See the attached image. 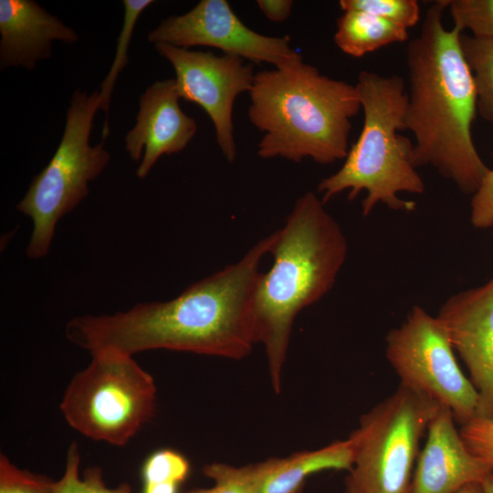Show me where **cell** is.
Masks as SVG:
<instances>
[{
	"label": "cell",
	"instance_id": "obj_8",
	"mask_svg": "<svg viewBox=\"0 0 493 493\" xmlns=\"http://www.w3.org/2000/svg\"><path fill=\"white\" fill-rule=\"evenodd\" d=\"M91 356L89 364L70 380L59 408L81 435L125 446L154 414V380L132 356L114 351Z\"/></svg>",
	"mask_w": 493,
	"mask_h": 493
},
{
	"label": "cell",
	"instance_id": "obj_20",
	"mask_svg": "<svg viewBox=\"0 0 493 493\" xmlns=\"http://www.w3.org/2000/svg\"><path fill=\"white\" fill-rule=\"evenodd\" d=\"M79 459L78 445L73 442L67 453L65 472L59 480L55 481L52 493H133L126 483L114 488H108L100 467H88L83 478H80Z\"/></svg>",
	"mask_w": 493,
	"mask_h": 493
},
{
	"label": "cell",
	"instance_id": "obj_10",
	"mask_svg": "<svg viewBox=\"0 0 493 493\" xmlns=\"http://www.w3.org/2000/svg\"><path fill=\"white\" fill-rule=\"evenodd\" d=\"M148 40L187 48L206 46L251 62H267L286 68L303 61L289 38L253 31L234 13L226 0H202L181 16L163 19L148 34Z\"/></svg>",
	"mask_w": 493,
	"mask_h": 493
},
{
	"label": "cell",
	"instance_id": "obj_21",
	"mask_svg": "<svg viewBox=\"0 0 493 493\" xmlns=\"http://www.w3.org/2000/svg\"><path fill=\"white\" fill-rule=\"evenodd\" d=\"M454 27L473 37L493 39V0H448Z\"/></svg>",
	"mask_w": 493,
	"mask_h": 493
},
{
	"label": "cell",
	"instance_id": "obj_7",
	"mask_svg": "<svg viewBox=\"0 0 493 493\" xmlns=\"http://www.w3.org/2000/svg\"><path fill=\"white\" fill-rule=\"evenodd\" d=\"M439 404L400 383L363 414L349 437L344 493H410L420 440Z\"/></svg>",
	"mask_w": 493,
	"mask_h": 493
},
{
	"label": "cell",
	"instance_id": "obj_23",
	"mask_svg": "<svg viewBox=\"0 0 493 493\" xmlns=\"http://www.w3.org/2000/svg\"><path fill=\"white\" fill-rule=\"evenodd\" d=\"M203 473L212 478L215 485L183 493H255L252 465L235 467L226 463H212L204 466Z\"/></svg>",
	"mask_w": 493,
	"mask_h": 493
},
{
	"label": "cell",
	"instance_id": "obj_29",
	"mask_svg": "<svg viewBox=\"0 0 493 493\" xmlns=\"http://www.w3.org/2000/svg\"><path fill=\"white\" fill-rule=\"evenodd\" d=\"M179 486L174 483H143L142 493H179Z\"/></svg>",
	"mask_w": 493,
	"mask_h": 493
},
{
	"label": "cell",
	"instance_id": "obj_15",
	"mask_svg": "<svg viewBox=\"0 0 493 493\" xmlns=\"http://www.w3.org/2000/svg\"><path fill=\"white\" fill-rule=\"evenodd\" d=\"M0 68L36 63L51 56L54 40L75 43L78 34L32 0L0 1Z\"/></svg>",
	"mask_w": 493,
	"mask_h": 493
},
{
	"label": "cell",
	"instance_id": "obj_28",
	"mask_svg": "<svg viewBox=\"0 0 493 493\" xmlns=\"http://www.w3.org/2000/svg\"><path fill=\"white\" fill-rule=\"evenodd\" d=\"M257 5L265 16L273 22L285 21L291 14V0H258Z\"/></svg>",
	"mask_w": 493,
	"mask_h": 493
},
{
	"label": "cell",
	"instance_id": "obj_16",
	"mask_svg": "<svg viewBox=\"0 0 493 493\" xmlns=\"http://www.w3.org/2000/svg\"><path fill=\"white\" fill-rule=\"evenodd\" d=\"M252 465L255 493H300L307 478L323 470H350L352 449L348 438L315 450L271 457Z\"/></svg>",
	"mask_w": 493,
	"mask_h": 493
},
{
	"label": "cell",
	"instance_id": "obj_17",
	"mask_svg": "<svg viewBox=\"0 0 493 493\" xmlns=\"http://www.w3.org/2000/svg\"><path fill=\"white\" fill-rule=\"evenodd\" d=\"M407 37L406 28L365 11L346 10L337 20L334 42L343 53L361 58Z\"/></svg>",
	"mask_w": 493,
	"mask_h": 493
},
{
	"label": "cell",
	"instance_id": "obj_12",
	"mask_svg": "<svg viewBox=\"0 0 493 493\" xmlns=\"http://www.w3.org/2000/svg\"><path fill=\"white\" fill-rule=\"evenodd\" d=\"M479 395L477 416L493 418V276L446 300L436 316Z\"/></svg>",
	"mask_w": 493,
	"mask_h": 493
},
{
	"label": "cell",
	"instance_id": "obj_14",
	"mask_svg": "<svg viewBox=\"0 0 493 493\" xmlns=\"http://www.w3.org/2000/svg\"><path fill=\"white\" fill-rule=\"evenodd\" d=\"M455 422L452 412L440 404L428 424L410 493H457L493 471L467 450Z\"/></svg>",
	"mask_w": 493,
	"mask_h": 493
},
{
	"label": "cell",
	"instance_id": "obj_24",
	"mask_svg": "<svg viewBox=\"0 0 493 493\" xmlns=\"http://www.w3.org/2000/svg\"><path fill=\"white\" fill-rule=\"evenodd\" d=\"M190 464L179 452L162 449L152 454L143 463V483H174L181 485L188 477Z\"/></svg>",
	"mask_w": 493,
	"mask_h": 493
},
{
	"label": "cell",
	"instance_id": "obj_27",
	"mask_svg": "<svg viewBox=\"0 0 493 493\" xmlns=\"http://www.w3.org/2000/svg\"><path fill=\"white\" fill-rule=\"evenodd\" d=\"M471 223L477 228L493 226V169H488L471 198Z\"/></svg>",
	"mask_w": 493,
	"mask_h": 493
},
{
	"label": "cell",
	"instance_id": "obj_2",
	"mask_svg": "<svg viewBox=\"0 0 493 493\" xmlns=\"http://www.w3.org/2000/svg\"><path fill=\"white\" fill-rule=\"evenodd\" d=\"M447 6L448 0L435 2L407 45L405 128L415 139L416 168L431 166L463 194H473L489 168L472 139L476 89L460 45L462 32L444 26Z\"/></svg>",
	"mask_w": 493,
	"mask_h": 493
},
{
	"label": "cell",
	"instance_id": "obj_26",
	"mask_svg": "<svg viewBox=\"0 0 493 493\" xmlns=\"http://www.w3.org/2000/svg\"><path fill=\"white\" fill-rule=\"evenodd\" d=\"M458 431L467 450L493 469V418L476 416Z\"/></svg>",
	"mask_w": 493,
	"mask_h": 493
},
{
	"label": "cell",
	"instance_id": "obj_9",
	"mask_svg": "<svg viewBox=\"0 0 493 493\" xmlns=\"http://www.w3.org/2000/svg\"><path fill=\"white\" fill-rule=\"evenodd\" d=\"M386 358L400 383L447 407L460 425L477 414L479 395L461 371L444 326L414 305L386 336Z\"/></svg>",
	"mask_w": 493,
	"mask_h": 493
},
{
	"label": "cell",
	"instance_id": "obj_25",
	"mask_svg": "<svg viewBox=\"0 0 493 493\" xmlns=\"http://www.w3.org/2000/svg\"><path fill=\"white\" fill-rule=\"evenodd\" d=\"M54 484L47 476L18 468L0 454V493H52Z\"/></svg>",
	"mask_w": 493,
	"mask_h": 493
},
{
	"label": "cell",
	"instance_id": "obj_19",
	"mask_svg": "<svg viewBox=\"0 0 493 493\" xmlns=\"http://www.w3.org/2000/svg\"><path fill=\"white\" fill-rule=\"evenodd\" d=\"M153 3L152 0H124V18L121 30L120 32L117 48L112 65L101 83L99 94L100 110L106 114L105 123L102 130V137L105 139L109 135L108 113L109 105L111 99L115 81L123 68L129 63L128 49L131 35L140 15L145 8Z\"/></svg>",
	"mask_w": 493,
	"mask_h": 493
},
{
	"label": "cell",
	"instance_id": "obj_6",
	"mask_svg": "<svg viewBox=\"0 0 493 493\" xmlns=\"http://www.w3.org/2000/svg\"><path fill=\"white\" fill-rule=\"evenodd\" d=\"M99 94L74 91L58 149L16 205V210L32 221L26 248L31 259L48 254L58 221L87 197L89 183L100 175L110 161L103 142L89 144L93 119L100 110Z\"/></svg>",
	"mask_w": 493,
	"mask_h": 493
},
{
	"label": "cell",
	"instance_id": "obj_31",
	"mask_svg": "<svg viewBox=\"0 0 493 493\" xmlns=\"http://www.w3.org/2000/svg\"><path fill=\"white\" fill-rule=\"evenodd\" d=\"M457 493H483L480 483H471L464 487Z\"/></svg>",
	"mask_w": 493,
	"mask_h": 493
},
{
	"label": "cell",
	"instance_id": "obj_1",
	"mask_svg": "<svg viewBox=\"0 0 493 493\" xmlns=\"http://www.w3.org/2000/svg\"><path fill=\"white\" fill-rule=\"evenodd\" d=\"M275 238L276 231L259 239L236 263L193 283L170 300L75 317L66 325V336L90 354L114 351L133 356L163 349L241 360L257 343L254 299L260 263Z\"/></svg>",
	"mask_w": 493,
	"mask_h": 493
},
{
	"label": "cell",
	"instance_id": "obj_11",
	"mask_svg": "<svg viewBox=\"0 0 493 493\" xmlns=\"http://www.w3.org/2000/svg\"><path fill=\"white\" fill-rule=\"evenodd\" d=\"M158 53L173 66L181 99L198 104L210 117L225 158L236 155L233 107L238 95L249 92L255 74L250 63L235 56L190 50L169 44H155Z\"/></svg>",
	"mask_w": 493,
	"mask_h": 493
},
{
	"label": "cell",
	"instance_id": "obj_4",
	"mask_svg": "<svg viewBox=\"0 0 493 493\" xmlns=\"http://www.w3.org/2000/svg\"><path fill=\"white\" fill-rule=\"evenodd\" d=\"M249 95V120L264 132L260 158H310L323 165L346 158L351 120L362 108L355 85L301 61L257 72Z\"/></svg>",
	"mask_w": 493,
	"mask_h": 493
},
{
	"label": "cell",
	"instance_id": "obj_13",
	"mask_svg": "<svg viewBox=\"0 0 493 493\" xmlns=\"http://www.w3.org/2000/svg\"><path fill=\"white\" fill-rule=\"evenodd\" d=\"M180 99L174 79L154 82L141 96L136 123L125 136L130 157L141 160L139 178L146 177L162 155L183 151L195 135L196 121L182 110Z\"/></svg>",
	"mask_w": 493,
	"mask_h": 493
},
{
	"label": "cell",
	"instance_id": "obj_22",
	"mask_svg": "<svg viewBox=\"0 0 493 493\" xmlns=\"http://www.w3.org/2000/svg\"><path fill=\"white\" fill-rule=\"evenodd\" d=\"M339 5L342 11H365L406 29L420 19L416 0H341Z\"/></svg>",
	"mask_w": 493,
	"mask_h": 493
},
{
	"label": "cell",
	"instance_id": "obj_18",
	"mask_svg": "<svg viewBox=\"0 0 493 493\" xmlns=\"http://www.w3.org/2000/svg\"><path fill=\"white\" fill-rule=\"evenodd\" d=\"M460 45L474 80L477 111L493 125V39L462 33Z\"/></svg>",
	"mask_w": 493,
	"mask_h": 493
},
{
	"label": "cell",
	"instance_id": "obj_30",
	"mask_svg": "<svg viewBox=\"0 0 493 493\" xmlns=\"http://www.w3.org/2000/svg\"><path fill=\"white\" fill-rule=\"evenodd\" d=\"M480 484L483 493H493V471L488 473Z\"/></svg>",
	"mask_w": 493,
	"mask_h": 493
},
{
	"label": "cell",
	"instance_id": "obj_3",
	"mask_svg": "<svg viewBox=\"0 0 493 493\" xmlns=\"http://www.w3.org/2000/svg\"><path fill=\"white\" fill-rule=\"evenodd\" d=\"M314 193L301 195L276 230L273 263L261 272L254 299L257 342L264 346L274 391L282 373L298 314L333 287L348 254L346 236Z\"/></svg>",
	"mask_w": 493,
	"mask_h": 493
},
{
	"label": "cell",
	"instance_id": "obj_5",
	"mask_svg": "<svg viewBox=\"0 0 493 493\" xmlns=\"http://www.w3.org/2000/svg\"><path fill=\"white\" fill-rule=\"evenodd\" d=\"M355 87L363 110L362 129L342 166L318 184L321 200L326 204L349 190L351 201L365 191L363 216L379 203L393 210L413 211L415 203L401 199L398 194H421L425 185L414 163V143L399 133L406 130L404 79L362 70Z\"/></svg>",
	"mask_w": 493,
	"mask_h": 493
}]
</instances>
